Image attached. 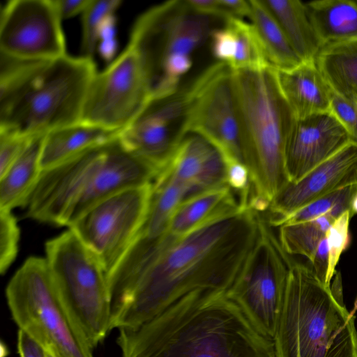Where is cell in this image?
Returning a JSON list of instances; mask_svg holds the SVG:
<instances>
[{"label":"cell","mask_w":357,"mask_h":357,"mask_svg":"<svg viewBox=\"0 0 357 357\" xmlns=\"http://www.w3.org/2000/svg\"><path fill=\"white\" fill-rule=\"evenodd\" d=\"M107 142L42 170L25 206L26 216L66 226L75 204L102 162Z\"/></svg>","instance_id":"cell-13"},{"label":"cell","mask_w":357,"mask_h":357,"mask_svg":"<svg viewBox=\"0 0 357 357\" xmlns=\"http://www.w3.org/2000/svg\"><path fill=\"white\" fill-rule=\"evenodd\" d=\"M316 63L333 92L357 100V40L322 47Z\"/></svg>","instance_id":"cell-24"},{"label":"cell","mask_w":357,"mask_h":357,"mask_svg":"<svg viewBox=\"0 0 357 357\" xmlns=\"http://www.w3.org/2000/svg\"><path fill=\"white\" fill-rule=\"evenodd\" d=\"M159 174L155 167L127 149L117 136L107 142L102 162L72 211L66 227L101 201L152 183Z\"/></svg>","instance_id":"cell-16"},{"label":"cell","mask_w":357,"mask_h":357,"mask_svg":"<svg viewBox=\"0 0 357 357\" xmlns=\"http://www.w3.org/2000/svg\"><path fill=\"white\" fill-rule=\"evenodd\" d=\"M326 215L309 221L280 226L278 241L288 255H300L310 260L334 220Z\"/></svg>","instance_id":"cell-28"},{"label":"cell","mask_w":357,"mask_h":357,"mask_svg":"<svg viewBox=\"0 0 357 357\" xmlns=\"http://www.w3.org/2000/svg\"><path fill=\"white\" fill-rule=\"evenodd\" d=\"M225 22V26L231 31L235 38V54L230 66L232 70H259L271 66L251 23L235 17L226 19Z\"/></svg>","instance_id":"cell-29"},{"label":"cell","mask_w":357,"mask_h":357,"mask_svg":"<svg viewBox=\"0 0 357 357\" xmlns=\"http://www.w3.org/2000/svg\"><path fill=\"white\" fill-rule=\"evenodd\" d=\"M331 112L357 144V100L341 96L331 90Z\"/></svg>","instance_id":"cell-35"},{"label":"cell","mask_w":357,"mask_h":357,"mask_svg":"<svg viewBox=\"0 0 357 357\" xmlns=\"http://www.w3.org/2000/svg\"><path fill=\"white\" fill-rule=\"evenodd\" d=\"M351 142L331 111L296 119L285 147L289 183L298 181Z\"/></svg>","instance_id":"cell-15"},{"label":"cell","mask_w":357,"mask_h":357,"mask_svg":"<svg viewBox=\"0 0 357 357\" xmlns=\"http://www.w3.org/2000/svg\"><path fill=\"white\" fill-rule=\"evenodd\" d=\"M356 310H357V297H356V298L355 300V302H354V309H353V310L350 313L354 314Z\"/></svg>","instance_id":"cell-43"},{"label":"cell","mask_w":357,"mask_h":357,"mask_svg":"<svg viewBox=\"0 0 357 357\" xmlns=\"http://www.w3.org/2000/svg\"><path fill=\"white\" fill-rule=\"evenodd\" d=\"M229 186L206 191L184 200L176 209L167 233L178 238L218 212L241 206Z\"/></svg>","instance_id":"cell-23"},{"label":"cell","mask_w":357,"mask_h":357,"mask_svg":"<svg viewBox=\"0 0 357 357\" xmlns=\"http://www.w3.org/2000/svg\"><path fill=\"white\" fill-rule=\"evenodd\" d=\"M350 211L352 215L354 214H357V191L355 192L351 199Z\"/></svg>","instance_id":"cell-42"},{"label":"cell","mask_w":357,"mask_h":357,"mask_svg":"<svg viewBox=\"0 0 357 357\" xmlns=\"http://www.w3.org/2000/svg\"><path fill=\"white\" fill-rule=\"evenodd\" d=\"M275 357H357L354 315L312 268L289 257Z\"/></svg>","instance_id":"cell-5"},{"label":"cell","mask_w":357,"mask_h":357,"mask_svg":"<svg viewBox=\"0 0 357 357\" xmlns=\"http://www.w3.org/2000/svg\"><path fill=\"white\" fill-rule=\"evenodd\" d=\"M184 3L190 10L195 13L223 18L218 0H186Z\"/></svg>","instance_id":"cell-40"},{"label":"cell","mask_w":357,"mask_h":357,"mask_svg":"<svg viewBox=\"0 0 357 357\" xmlns=\"http://www.w3.org/2000/svg\"><path fill=\"white\" fill-rule=\"evenodd\" d=\"M352 214L347 210L337 217L326 234L328 250V267L326 285L331 287V281L336 273L335 268L342 253L351 242L349 222Z\"/></svg>","instance_id":"cell-32"},{"label":"cell","mask_w":357,"mask_h":357,"mask_svg":"<svg viewBox=\"0 0 357 357\" xmlns=\"http://www.w3.org/2000/svg\"><path fill=\"white\" fill-rule=\"evenodd\" d=\"M310 261L314 274L326 285L328 267V250L326 236L319 243L312 258Z\"/></svg>","instance_id":"cell-37"},{"label":"cell","mask_w":357,"mask_h":357,"mask_svg":"<svg viewBox=\"0 0 357 357\" xmlns=\"http://www.w3.org/2000/svg\"><path fill=\"white\" fill-rule=\"evenodd\" d=\"M223 14V19L235 17L242 19L250 14L249 1L245 0H218Z\"/></svg>","instance_id":"cell-39"},{"label":"cell","mask_w":357,"mask_h":357,"mask_svg":"<svg viewBox=\"0 0 357 357\" xmlns=\"http://www.w3.org/2000/svg\"><path fill=\"white\" fill-rule=\"evenodd\" d=\"M288 261L289 255L266 218L259 213L255 243L226 296L263 336L272 341L282 309Z\"/></svg>","instance_id":"cell-8"},{"label":"cell","mask_w":357,"mask_h":357,"mask_svg":"<svg viewBox=\"0 0 357 357\" xmlns=\"http://www.w3.org/2000/svg\"><path fill=\"white\" fill-rule=\"evenodd\" d=\"M120 0H91L82 14V56L93 59L96 47L119 7Z\"/></svg>","instance_id":"cell-30"},{"label":"cell","mask_w":357,"mask_h":357,"mask_svg":"<svg viewBox=\"0 0 357 357\" xmlns=\"http://www.w3.org/2000/svg\"><path fill=\"white\" fill-rule=\"evenodd\" d=\"M276 71L280 88L295 119L331 111V89L316 61Z\"/></svg>","instance_id":"cell-18"},{"label":"cell","mask_w":357,"mask_h":357,"mask_svg":"<svg viewBox=\"0 0 357 357\" xmlns=\"http://www.w3.org/2000/svg\"><path fill=\"white\" fill-rule=\"evenodd\" d=\"M45 253L59 299L93 349L109 332L111 307L105 271L70 229L47 241Z\"/></svg>","instance_id":"cell-6"},{"label":"cell","mask_w":357,"mask_h":357,"mask_svg":"<svg viewBox=\"0 0 357 357\" xmlns=\"http://www.w3.org/2000/svg\"><path fill=\"white\" fill-rule=\"evenodd\" d=\"M304 3L321 49L357 40L356 0H318Z\"/></svg>","instance_id":"cell-20"},{"label":"cell","mask_w":357,"mask_h":357,"mask_svg":"<svg viewBox=\"0 0 357 357\" xmlns=\"http://www.w3.org/2000/svg\"><path fill=\"white\" fill-rule=\"evenodd\" d=\"M46 356L47 357H55L52 354H51L50 351H46Z\"/></svg>","instance_id":"cell-44"},{"label":"cell","mask_w":357,"mask_h":357,"mask_svg":"<svg viewBox=\"0 0 357 357\" xmlns=\"http://www.w3.org/2000/svg\"><path fill=\"white\" fill-rule=\"evenodd\" d=\"M211 50L213 56L220 62L231 66L236 50L235 38L231 31L225 26L211 31Z\"/></svg>","instance_id":"cell-36"},{"label":"cell","mask_w":357,"mask_h":357,"mask_svg":"<svg viewBox=\"0 0 357 357\" xmlns=\"http://www.w3.org/2000/svg\"><path fill=\"white\" fill-rule=\"evenodd\" d=\"M185 105L183 92L166 98L151 97L137 117L119 133L125 147L160 173L183 137Z\"/></svg>","instance_id":"cell-14"},{"label":"cell","mask_w":357,"mask_h":357,"mask_svg":"<svg viewBox=\"0 0 357 357\" xmlns=\"http://www.w3.org/2000/svg\"><path fill=\"white\" fill-rule=\"evenodd\" d=\"M96 71L82 56L29 61L0 54V130L35 136L81 121Z\"/></svg>","instance_id":"cell-3"},{"label":"cell","mask_w":357,"mask_h":357,"mask_svg":"<svg viewBox=\"0 0 357 357\" xmlns=\"http://www.w3.org/2000/svg\"><path fill=\"white\" fill-rule=\"evenodd\" d=\"M258 215L227 208L174 239L111 308L109 331L137 328L195 290L227 291L255 243Z\"/></svg>","instance_id":"cell-1"},{"label":"cell","mask_w":357,"mask_h":357,"mask_svg":"<svg viewBox=\"0 0 357 357\" xmlns=\"http://www.w3.org/2000/svg\"><path fill=\"white\" fill-rule=\"evenodd\" d=\"M152 189L153 183L104 199L69 227L96 255L107 278L118 266L142 227Z\"/></svg>","instance_id":"cell-10"},{"label":"cell","mask_w":357,"mask_h":357,"mask_svg":"<svg viewBox=\"0 0 357 357\" xmlns=\"http://www.w3.org/2000/svg\"><path fill=\"white\" fill-rule=\"evenodd\" d=\"M121 357H275L226 291L195 290L135 328H120Z\"/></svg>","instance_id":"cell-2"},{"label":"cell","mask_w":357,"mask_h":357,"mask_svg":"<svg viewBox=\"0 0 357 357\" xmlns=\"http://www.w3.org/2000/svg\"><path fill=\"white\" fill-rule=\"evenodd\" d=\"M261 1L275 18L303 62L316 61L321 47L311 25L304 1Z\"/></svg>","instance_id":"cell-22"},{"label":"cell","mask_w":357,"mask_h":357,"mask_svg":"<svg viewBox=\"0 0 357 357\" xmlns=\"http://www.w3.org/2000/svg\"><path fill=\"white\" fill-rule=\"evenodd\" d=\"M356 191L357 184L334 190L277 220L271 226L309 221L328 214L337 218L350 210L351 199Z\"/></svg>","instance_id":"cell-31"},{"label":"cell","mask_w":357,"mask_h":357,"mask_svg":"<svg viewBox=\"0 0 357 357\" xmlns=\"http://www.w3.org/2000/svg\"><path fill=\"white\" fill-rule=\"evenodd\" d=\"M249 3V18L257 31L271 66L278 70H288L301 64L303 61L262 1L250 0Z\"/></svg>","instance_id":"cell-25"},{"label":"cell","mask_w":357,"mask_h":357,"mask_svg":"<svg viewBox=\"0 0 357 357\" xmlns=\"http://www.w3.org/2000/svg\"><path fill=\"white\" fill-rule=\"evenodd\" d=\"M151 96L147 73L129 45L89 84L81 121L118 132L139 114Z\"/></svg>","instance_id":"cell-11"},{"label":"cell","mask_w":357,"mask_h":357,"mask_svg":"<svg viewBox=\"0 0 357 357\" xmlns=\"http://www.w3.org/2000/svg\"><path fill=\"white\" fill-rule=\"evenodd\" d=\"M17 350L20 357H47L45 348L20 329L17 333Z\"/></svg>","instance_id":"cell-38"},{"label":"cell","mask_w":357,"mask_h":357,"mask_svg":"<svg viewBox=\"0 0 357 357\" xmlns=\"http://www.w3.org/2000/svg\"><path fill=\"white\" fill-rule=\"evenodd\" d=\"M20 230L12 211L0 210V272L3 274L18 252Z\"/></svg>","instance_id":"cell-33"},{"label":"cell","mask_w":357,"mask_h":357,"mask_svg":"<svg viewBox=\"0 0 357 357\" xmlns=\"http://www.w3.org/2000/svg\"><path fill=\"white\" fill-rule=\"evenodd\" d=\"M45 135L35 136L0 176V210L12 211L26 206L42 171L40 157Z\"/></svg>","instance_id":"cell-21"},{"label":"cell","mask_w":357,"mask_h":357,"mask_svg":"<svg viewBox=\"0 0 357 357\" xmlns=\"http://www.w3.org/2000/svg\"><path fill=\"white\" fill-rule=\"evenodd\" d=\"M119 133L83 121L52 130L44 136L41 170L54 166L89 148L110 141Z\"/></svg>","instance_id":"cell-19"},{"label":"cell","mask_w":357,"mask_h":357,"mask_svg":"<svg viewBox=\"0 0 357 357\" xmlns=\"http://www.w3.org/2000/svg\"><path fill=\"white\" fill-rule=\"evenodd\" d=\"M231 69L218 61L183 91L185 110L182 132L208 141L225 160L242 162Z\"/></svg>","instance_id":"cell-9"},{"label":"cell","mask_w":357,"mask_h":357,"mask_svg":"<svg viewBox=\"0 0 357 357\" xmlns=\"http://www.w3.org/2000/svg\"><path fill=\"white\" fill-rule=\"evenodd\" d=\"M35 136L0 130V176L18 158Z\"/></svg>","instance_id":"cell-34"},{"label":"cell","mask_w":357,"mask_h":357,"mask_svg":"<svg viewBox=\"0 0 357 357\" xmlns=\"http://www.w3.org/2000/svg\"><path fill=\"white\" fill-rule=\"evenodd\" d=\"M231 71L242 160L250 174L249 206L261 213L289 183L285 147L296 119L274 68Z\"/></svg>","instance_id":"cell-4"},{"label":"cell","mask_w":357,"mask_h":357,"mask_svg":"<svg viewBox=\"0 0 357 357\" xmlns=\"http://www.w3.org/2000/svg\"><path fill=\"white\" fill-rule=\"evenodd\" d=\"M356 1H357V0H356Z\"/></svg>","instance_id":"cell-45"},{"label":"cell","mask_w":357,"mask_h":357,"mask_svg":"<svg viewBox=\"0 0 357 357\" xmlns=\"http://www.w3.org/2000/svg\"><path fill=\"white\" fill-rule=\"evenodd\" d=\"M54 0H12L1 10L0 54L29 61L66 54Z\"/></svg>","instance_id":"cell-12"},{"label":"cell","mask_w":357,"mask_h":357,"mask_svg":"<svg viewBox=\"0 0 357 357\" xmlns=\"http://www.w3.org/2000/svg\"><path fill=\"white\" fill-rule=\"evenodd\" d=\"M185 198L184 188L168 179L158 177L153 183L145 219L135 237L153 240L162 236L176 209Z\"/></svg>","instance_id":"cell-27"},{"label":"cell","mask_w":357,"mask_h":357,"mask_svg":"<svg viewBox=\"0 0 357 357\" xmlns=\"http://www.w3.org/2000/svg\"><path fill=\"white\" fill-rule=\"evenodd\" d=\"M6 297L19 329L55 357H93L59 299L45 257L27 258L8 283Z\"/></svg>","instance_id":"cell-7"},{"label":"cell","mask_w":357,"mask_h":357,"mask_svg":"<svg viewBox=\"0 0 357 357\" xmlns=\"http://www.w3.org/2000/svg\"><path fill=\"white\" fill-rule=\"evenodd\" d=\"M215 149L203 137L187 134L178 143L168 165L158 177L168 179L184 188L187 199L194 195L197 181Z\"/></svg>","instance_id":"cell-26"},{"label":"cell","mask_w":357,"mask_h":357,"mask_svg":"<svg viewBox=\"0 0 357 357\" xmlns=\"http://www.w3.org/2000/svg\"><path fill=\"white\" fill-rule=\"evenodd\" d=\"M91 0H54L58 13L66 20L82 14Z\"/></svg>","instance_id":"cell-41"},{"label":"cell","mask_w":357,"mask_h":357,"mask_svg":"<svg viewBox=\"0 0 357 357\" xmlns=\"http://www.w3.org/2000/svg\"><path fill=\"white\" fill-rule=\"evenodd\" d=\"M357 184V144L351 142L296 182L289 183L273 199L270 225L337 189Z\"/></svg>","instance_id":"cell-17"}]
</instances>
